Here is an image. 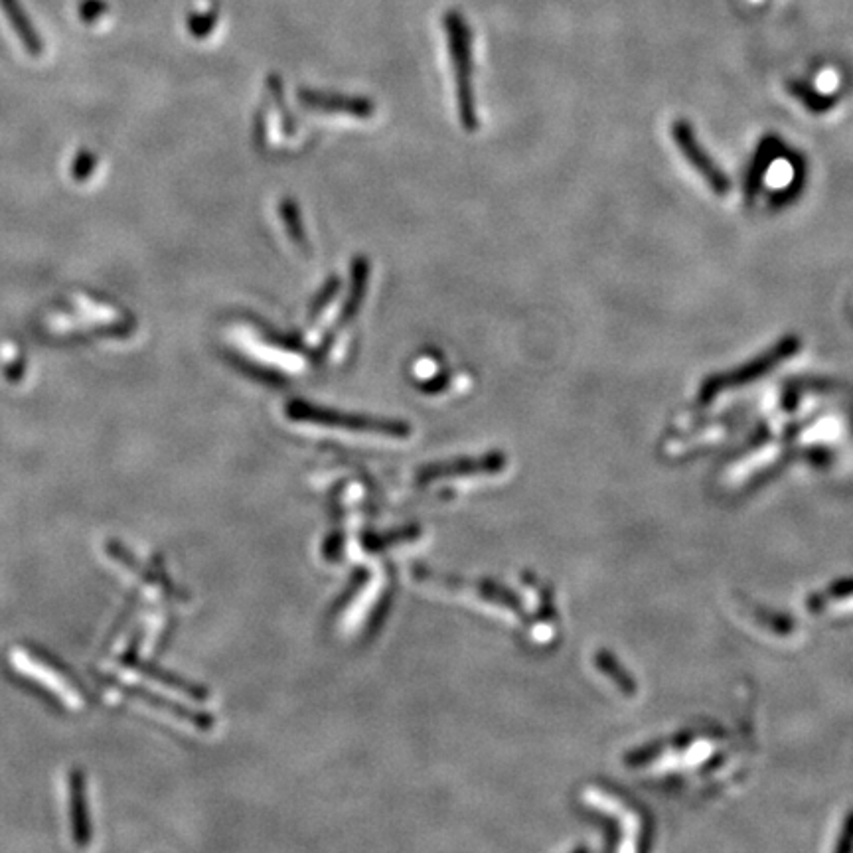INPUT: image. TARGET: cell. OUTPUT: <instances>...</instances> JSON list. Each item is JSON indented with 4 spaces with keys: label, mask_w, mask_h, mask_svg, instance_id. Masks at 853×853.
Wrapping results in <instances>:
<instances>
[{
    "label": "cell",
    "mask_w": 853,
    "mask_h": 853,
    "mask_svg": "<svg viewBox=\"0 0 853 853\" xmlns=\"http://www.w3.org/2000/svg\"><path fill=\"white\" fill-rule=\"evenodd\" d=\"M800 346H802L800 338L794 336V334L780 338L775 346H771L765 354H761L759 358L751 360L743 368H737V370H731V372H725V374L709 378L703 384V388H701V401L713 399L723 389L741 388V386H747V384H751V382L767 376L769 372H773L775 368H778L784 360H788L794 354H798Z\"/></svg>",
    "instance_id": "cell-1"
},
{
    "label": "cell",
    "mask_w": 853,
    "mask_h": 853,
    "mask_svg": "<svg viewBox=\"0 0 853 853\" xmlns=\"http://www.w3.org/2000/svg\"><path fill=\"white\" fill-rule=\"evenodd\" d=\"M287 415L293 421H305V423H316L324 427H338L348 431H360V433H376V435H388V437H407L411 433L409 425L391 421V419H378V417H364V415H344L330 409L314 407L305 401H293L287 407Z\"/></svg>",
    "instance_id": "cell-2"
},
{
    "label": "cell",
    "mask_w": 853,
    "mask_h": 853,
    "mask_svg": "<svg viewBox=\"0 0 853 853\" xmlns=\"http://www.w3.org/2000/svg\"><path fill=\"white\" fill-rule=\"evenodd\" d=\"M447 32H449V46H451V60L457 76V89H459V103H461V119L468 131L476 129V107H474V95H472V52H470V30L465 20L457 12H449L447 20Z\"/></svg>",
    "instance_id": "cell-3"
},
{
    "label": "cell",
    "mask_w": 853,
    "mask_h": 853,
    "mask_svg": "<svg viewBox=\"0 0 853 853\" xmlns=\"http://www.w3.org/2000/svg\"><path fill=\"white\" fill-rule=\"evenodd\" d=\"M672 137L676 147L686 156L690 166L698 172L701 180L717 194L727 196L731 192V180L727 174L713 162V158L705 153V149L699 143L698 135L694 133L692 125L686 119H676L672 123Z\"/></svg>",
    "instance_id": "cell-4"
},
{
    "label": "cell",
    "mask_w": 853,
    "mask_h": 853,
    "mask_svg": "<svg viewBox=\"0 0 853 853\" xmlns=\"http://www.w3.org/2000/svg\"><path fill=\"white\" fill-rule=\"evenodd\" d=\"M415 577L419 579V581H429V583H433V585H439V587H445V589H455V591H468V593H476L478 597H482L484 601H490V603H498V605H502V607H508V609H520V603H518V599L510 593V591H506V589H500V587H496L494 583H486V581H470V579H465V577H455V575H445V573H435V571H429V569H423V567H415Z\"/></svg>",
    "instance_id": "cell-5"
},
{
    "label": "cell",
    "mask_w": 853,
    "mask_h": 853,
    "mask_svg": "<svg viewBox=\"0 0 853 853\" xmlns=\"http://www.w3.org/2000/svg\"><path fill=\"white\" fill-rule=\"evenodd\" d=\"M504 466V459L500 455H488L482 459H465L455 463H437V465L423 466L417 472L419 484H429L441 478H455V476H472V474H486L496 472Z\"/></svg>",
    "instance_id": "cell-6"
},
{
    "label": "cell",
    "mask_w": 853,
    "mask_h": 853,
    "mask_svg": "<svg viewBox=\"0 0 853 853\" xmlns=\"http://www.w3.org/2000/svg\"><path fill=\"white\" fill-rule=\"evenodd\" d=\"M0 6H2V10H4V14H6L8 22H10V24H12V28L16 30V34H18L20 42L24 44V48H26L32 56H38V54L42 52V40H40V36L36 34V30H34V26H32V22H30V18H28L26 10L22 8L20 0H0Z\"/></svg>",
    "instance_id": "cell-7"
},
{
    "label": "cell",
    "mask_w": 853,
    "mask_h": 853,
    "mask_svg": "<svg viewBox=\"0 0 853 853\" xmlns=\"http://www.w3.org/2000/svg\"><path fill=\"white\" fill-rule=\"evenodd\" d=\"M131 666H137L141 672H145L147 676L155 678L156 682H162V684H166V686H170V688H176V690H180V692L188 694L190 698L208 699V692H206L204 688L194 686V684H190V682H184V680H180V678H176V676H172V674H168V672H162V670L153 668V666H143V664L133 662V660H131Z\"/></svg>",
    "instance_id": "cell-8"
},
{
    "label": "cell",
    "mask_w": 853,
    "mask_h": 853,
    "mask_svg": "<svg viewBox=\"0 0 853 853\" xmlns=\"http://www.w3.org/2000/svg\"><path fill=\"white\" fill-rule=\"evenodd\" d=\"M72 804H74V826H76V842L85 846L89 840L85 800H83V778L78 773L72 776Z\"/></svg>",
    "instance_id": "cell-9"
},
{
    "label": "cell",
    "mask_w": 853,
    "mask_h": 853,
    "mask_svg": "<svg viewBox=\"0 0 853 853\" xmlns=\"http://www.w3.org/2000/svg\"><path fill=\"white\" fill-rule=\"evenodd\" d=\"M303 101L309 105H314V107H324V109L342 107L344 113H356L360 117L368 115V111H370V105L364 99H334L332 95L322 97L318 93H305Z\"/></svg>",
    "instance_id": "cell-10"
},
{
    "label": "cell",
    "mask_w": 853,
    "mask_h": 853,
    "mask_svg": "<svg viewBox=\"0 0 853 853\" xmlns=\"http://www.w3.org/2000/svg\"><path fill=\"white\" fill-rule=\"evenodd\" d=\"M786 87H788V91L796 97V99H800L808 109H812L814 113H824L828 107H832V103H834V99L832 97H824V95H820V93H816L810 85H806V83H800V81H788L786 83Z\"/></svg>",
    "instance_id": "cell-11"
},
{
    "label": "cell",
    "mask_w": 853,
    "mask_h": 853,
    "mask_svg": "<svg viewBox=\"0 0 853 853\" xmlns=\"http://www.w3.org/2000/svg\"><path fill=\"white\" fill-rule=\"evenodd\" d=\"M419 536V528H401V530H397V532H389V534H384V536H374V534H368L366 538H364V545L370 549V551H382V549H386L389 545H395V543L401 542H411V540H415Z\"/></svg>",
    "instance_id": "cell-12"
},
{
    "label": "cell",
    "mask_w": 853,
    "mask_h": 853,
    "mask_svg": "<svg viewBox=\"0 0 853 853\" xmlns=\"http://www.w3.org/2000/svg\"><path fill=\"white\" fill-rule=\"evenodd\" d=\"M214 24H216V14L214 12H202V14H194L190 20H188V28L192 30V34L194 36H208L210 32H212V28H214Z\"/></svg>",
    "instance_id": "cell-13"
},
{
    "label": "cell",
    "mask_w": 853,
    "mask_h": 853,
    "mask_svg": "<svg viewBox=\"0 0 853 853\" xmlns=\"http://www.w3.org/2000/svg\"><path fill=\"white\" fill-rule=\"evenodd\" d=\"M79 10H81V16L85 20H93V18H99V14L105 10V2L103 0H85Z\"/></svg>",
    "instance_id": "cell-14"
}]
</instances>
